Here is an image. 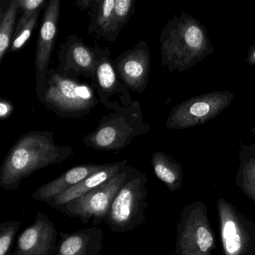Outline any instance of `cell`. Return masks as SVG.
<instances>
[{"mask_svg":"<svg viewBox=\"0 0 255 255\" xmlns=\"http://www.w3.org/2000/svg\"><path fill=\"white\" fill-rule=\"evenodd\" d=\"M241 248V238L236 235L226 241V249L229 253H235Z\"/></svg>","mask_w":255,"mask_h":255,"instance_id":"cell-25","label":"cell"},{"mask_svg":"<svg viewBox=\"0 0 255 255\" xmlns=\"http://www.w3.org/2000/svg\"><path fill=\"white\" fill-rule=\"evenodd\" d=\"M120 80L129 91L142 94L146 90L151 70V52L145 40H139L131 49L113 60Z\"/></svg>","mask_w":255,"mask_h":255,"instance_id":"cell-10","label":"cell"},{"mask_svg":"<svg viewBox=\"0 0 255 255\" xmlns=\"http://www.w3.org/2000/svg\"><path fill=\"white\" fill-rule=\"evenodd\" d=\"M125 255H129L128 254H126Z\"/></svg>","mask_w":255,"mask_h":255,"instance_id":"cell-31","label":"cell"},{"mask_svg":"<svg viewBox=\"0 0 255 255\" xmlns=\"http://www.w3.org/2000/svg\"><path fill=\"white\" fill-rule=\"evenodd\" d=\"M73 154L71 147L55 143L52 131L27 132L15 142L1 164L0 187L16 190L23 178L46 166L63 163Z\"/></svg>","mask_w":255,"mask_h":255,"instance_id":"cell-1","label":"cell"},{"mask_svg":"<svg viewBox=\"0 0 255 255\" xmlns=\"http://www.w3.org/2000/svg\"><path fill=\"white\" fill-rule=\"evenodd\" d=\"M10 0H0V21L4 14V10L7 8Z\"/></svg>","mask_w":255,"mask_h":255,"instance_id":"cell-29","label":"cell"},{"mask_svg":"<svg viewBox=\"0 0 255 255\" xmlns=\"http://www.w3.org/2000/svg\"><path fill=\"white\" fill-rule=\"evenodd\" d=\"M40 12L41 11L37 12L33 14V16L24 23L16 24L8 52H17L26 44L28 40L31 38L34 29L37 28Z\"/></svg>","mask_w":255,"mask_h":255,"instance_id":"cell-21","label":"cell"},{"mask_svg":"<svg viewBox=\"0 0 255 255\" xmlns=\"http://www.w3.org/2000/svg\"><path fill=\"white\" fill-rule=\"evenodd\" d=\"M235 235H236V227H235V223H232V221L228 222L225 226L224 231H223L224 239L227 241Z\"/></svg>","mask_w":255,"mask_h":255,"instance_id":"cell-26","label":"cell"},{"mask_svg":"<svg viewBox=\"0 0 255 255\" xmlns=\"http://www.w3.org/2000/svg\"><path fill=\"white\" fill-rule=\"evenodd\" d=\"M48 1L46 0H16L20 13L16 19V24L27 22L33 14L45 8Z\"/></svg>","mask_w":255,"mask_h":255,"instance_id":"cell-22","label":"cell"},{"mask_svg":"<svg viewBox=\"0 0 255 255\" xmlns=\"http://www.w3.org/2000/svg\"><path fill=\"white\" fill-rule=\"evenodd\" d=\"M109 165V163L105 164H82L75 166L56 179L42 186L33 193L31 198L36 201L46 202L49 199L60 196L85 178L107 167Z\"/></svg>","mask_w":255,"mask_h":255,"instance_id":"cell-14","label":"cell"},{"mask_svg":"<svg viewBox=\"0 0 255 255\" xmlns=\"http://www.w3.org/2000/svg\"><path fill=\"white\" fill-rule=\"evenodd\" d=\"M151 163L154 175L169 192L174 193L181 188L184 176L182 167L172 156L163 151H155L151 157Z\"/></svg>","mask_w":255,"mask_h":255,"instance_id":"cell-17","label":"cell"},{"mask_svg":"<svg viewBox=\"0 0 255 255\" xmlns=\"http://www.w3.org/2000/svg\"><path fill=\"white\" fill-rule=\"evenodd\" d=\"M14 111V105L7 99L0 98V121L8 119Z\"/></svg>","mask_w":255,"mask_h":255,"instance_id":"cell-24","label":"cell"},{"mask_svg":"<svg viewBox=\"0 0 255 255\" xmlns=\"http://www.w3.org/2000/svg\"><path fill=\"white\" fill-rule=\"evenodd\" d=\"M15 231L13 228H8L0 233V255H5L10 249Z\"/></svg>","mask_w":255,"mask_h":255,"instance_id":"cell-23","label":"cell"},{"mask_svg":"<svg viewBox=\"0 0 255 255\" xmlns=\"http://www.w3.org/2000/svg\"><path fill=\"white\" fill-rule=\"evenodd\" d=\"M61 235L55 255H103L105 236L101 228L94 226Z\"/></svg>","mask_w":255,"mask_h":255,"instance_id":"cell-13","label":"cell"},{"mask_svg":"<svg viewBox=\"0 0 255 255\" xmlns=\"http://www.w3.org/2000/svg\"><path fill=\"white\" fill-rule=\"evenodd\" d=\"M235 94L229 90L205 93L184 100L172 107L166 127L184 130L203 125L220 115L232 104Z\"/></svg>","mask_w":255,"mask_h":255,"instance_id":"cell-7","label":"cell"},{"mask_svg":"<svg viewBox=\"0 0 255 255\" xmlns=\"http://www.w3.org/2000/svg\"><path fill=\"white\" fill-rule=\"evenodd\" d=\"M151 130L144 122L140 103L102 117L97 127L84 136V143L97 151H112L125 149L135 137Z\"/></svg>","mask_w":255,"mask_h":255,"instance_id":"cell-3","label":"cell"},{"mask_svg":"<svg viewBox=\"0 0 255 255\" xmlns=\"http://www.w3.org/2000/svg\"><path fill=\"white\" fill-rule=\"evenodd\" d=\"M161 63L170 73L190 70L214 54L206 27L192 15H174L160 35Z\"/></svg>","mask_w":255,"mask_h":255,"instance_id":"cell-2","label":"cell"},{"mask_svg":"<svg viewBox=\"0 0 255 255\" xmlns=\"http://www.w3.org/2000/svg\"><path fill=\"white\" fill-rule=\"evenodd\" d=\"M246 61L250 65L255 66V43L249 47Z\"/></svg>","mask_w":255,"mask_h":255,"instance_id":"cell-27","label":"cell"},{"mask_svg":"<svg viewBox=\"0 0 255 255\" xmlns=\"http://www.w3.org/2000/svg\"><path fill=\"white\" fill-rule=\"evenodd\" d=\"M93 0H79L76 1V4L78 7L82 10H87V9L91 8V4H92Z\"/></svg>","mask_w":255,"mask_h":255,"instance_id":"cell-28","label":"cell"},{"mask_svg":"<svg viewBox=\"0 0 255 255\" xmlns=\"http://www.w3.org/2000/svg\"><path fill=\"white\" fill-rule=\"evenodd\" d=\"M198 211L196 206H187L176 225L175 255H204L208 253L197 232Z\"/></svg>","mask_w":255,"mask_h":255,"instance_id":"cell-15","label":"cell"},{"mask_svg":"<svg viewBox=\"0 0 255 255\" xmlns=\"http://www.w3.org/2000/svg\"><path fill=\"white\" fill-rule=\"evenodd\" d=\"M127 166V160L115 162V163H109L107 167L93 174L91 176L85 178L83 181H81L74 187L69 189L68 190L64 192L60 196L46 201V203L52 208L58 209L60 207L84 196L101 184H104L108 180L110 179L112 177L119 173L123 169H125Z\"/></svg>","mask_w":255,"mask_h":255,"instance_id":"cell-16","label":"cell"},{"mask_svg":"<svg viewBox=\"0 0 255 255\" xmlns=\"http://www.w3.org/2000/svg\"><path fill=\"white\" fill-rule=\"evenodd\" d=\"M58 238L53 223L39 213L33 226L25 229L19 237L13 255H54Z\"/></svg>","mask_w":255,"mask_h":255,"instance_id":"cell-12","label":"cell"},{"mask_svg":"<svg viewBox=\"0 0 255 255\" xmlns=\"http://www.w3.org/2000/svg\"><path fill=\"white\" fill-rule=\"evenodd\" d=\"M109 53H111L109 47L89 46L82 37L70 34L60 44L57 70L64 76L77 80L81 76L93 79L99 61Z\"/></svg>","mask_w":255,"mask_h":255,"instance_id":"cell-8","label":"cell"},{"mask_svg":"<svg viewBox=\"0 0 255 255\" xmlns=\"http://www.w3.org/2000/svg\"><path fill=\"white\" fill-rule=\"evenodd\" d=\"M134 11L135 0H115L110 22L100 37L108 41L115 42Z\"/></svg>","mask_w":255,"mask_h":255,"instance_id":"cell-18","label":"cell"},{"mask_svg":"<svg viewBox=\"0 0 255 255\" xmlns=\"http://www.w3.org/2000/svg\"><path fill=\"white\" fill-rule=\"evenodd\" d=\"M19 11L16 0H10L0 21V63L10 49Z\"/></svg>","mask_w":255,"mask_h":255,"instance_id":"cell-20","label":"cell"},{"mask_svg":"<svg viewBox=\"0 0 255 255\" xmlns=\"http://www.w3.org/2000/svg\"><path fill=\"white\" fill-rule=\"evenodd\" d=\"M60 0H50L44 8L36 46L35 93L40 103H44L46 79L58 35L61 11Z\"/></svg>","mask_w":255,"mask_h":255,"instance_id":"cell-9","label":"cell"},{"mask_svg":"<svg viewBox=\"0 0 255 255\" xmlns=\"http://www.w3.org/2000/svg\"><path fill=\"white\" fill-rule=\"evenodd\" d=\"M251 132L252 133H253V134L254 135L255 138V125L254 126V127H253V128L252 129Z\"/></svg>","mask_w":255,"mask_h":255,"instance_id":"cell-30","label":"cell"},{"mask_svg":"<svg viewBox=\"0 0 255 255\" xmlns=\"http://www.w3.org/2000/svg\"><path fill=\"white\" fill-rule=\"evenodd\" d=\"M92 80L100 103L107 109L118 112L134 103L130 98L129 90L117 75L111 53L105 55L99 61Z\"/></svg>","mask_w":255,"mask_h":255,"instance_id":"cell-11","label":"cell"},{"mask_svg":"<svg viewBox=\"0 0 255 255\" xmlns=\"http://www.w3.org/2000/svg\"><path fill=\"white\" fill-rule=\"evenodd\" d=\"M147 183L146 175L131 167L104 220L112 232L128 233L145 223L148 208Z\"/></svg>","mask_w":255,"mask_h":255,"instance_id":"cell-4","label":"cell"},{"mask_svg":"<svg viewBox=\"0 0 255 255\" xmlns=\"http://www.w3.org/2000/svg\"><path fill=\"white\" fill-rule=\"evenodd\" d=\"M132 166L125 169L108 180L104 184L84 196L58 208L70 218H76L84 224L91 222L94 226L104 222L112 202L126 182Z\"/></svg>","mask_w":255,"mask_h":255,"instance_id":"cell-6","label":"cell"},{"mask_svg":"<svg viewBox=\"0 0 255 255\" xmlns=\"http://www.w3.org/2000/svg\"><path fill=\"white\" fill-rule=\"evenodd\" d=\"M99 103L94 86L49 68L43 104L55 115L63 118H79L89 114Z\"/></svg>","mask_w":255,"mask_h":255,"instance_id":"cell-5","label":"cell"},{"mask_svg":"<svg viewBox=\"0 0 255 255\" xmlns=\"http://www.w3.org/2000/svg\"><path fill=\"white\" fill-rule=\"evenodd\" d=\"M115 5V0H93L90 11L89 34L101 35L110 22Z\"/></svg>","mask_w":255,"mask_h":255,"instance_id":"cell-19","label":"cell"}]
</instances>
